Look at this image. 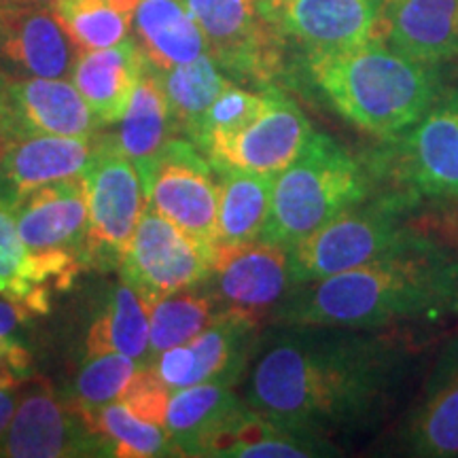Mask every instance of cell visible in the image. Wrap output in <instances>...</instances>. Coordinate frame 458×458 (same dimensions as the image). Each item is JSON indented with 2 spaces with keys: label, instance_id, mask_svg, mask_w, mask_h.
Instances as JSON below:
<instances>
[{
  "label": "cell",
  "instance_id": "obj_1",
  "mask_svg": "<svg viewBox=\"0 0 458 458\" xmlns=\"http://www.w3.org/2000/svg\"><path fill=\"white\" fill-rule=\"evenodd\" d=\"M255 360L246 403L329 439L374 427L408 377L410 351L376 329L283 325Z\"/></svg>",
  "mask_w": 458,
  "mask_h": 458
},
{
  "label": "cell",
  "instance_id": "obj_2",
  "mask_svg": "<svg viewBox=\"0 0 458 458\" xmlns=\"http://www.w3.org/2000/svg\"><path fill=\"white\" fill-rule=\"evenodd\" d=\"M445 314H458V257L427 238L401 253L295 284L272 320L382 329Z\"/></svg>",
  "mask_w": 458,
  "mask_h": 458
},
{
  "label": "cell",
  "instance_id": "obj_3",
  "mask_svg": "<svg viewBox=\"0 0 458 458\" xmlns=\"http://www.w3.org/2000/svg\"><path fill=\"white\" fill-rule=\"evenodd\" d=\"M314 85L342 117L377 139H397L439 98L437 64L414 60L385 41L306 54Z\"/></svg>",
  "mask_w": 458,
  "mask_h": 458
},
{
  "label": "cell",
  "instance_id": "obj_4",
  "mask_svg": "<svg viewBox=\"0 0 458 458\" xmlns=\"http://www.w3.org/2000/svg\"><path fill=\"white\" fill-rule=\"evenodd\" d=\"M369 191L368 165L331 136L312 131L300 156L274 179L261 238L293 246L344 210L369 199Z\"/></svg>",
  "mask_w": 458,
  "mask_h": 458
},
{
  "label": "cell",
  "instance_id": "obj_5",
  "mask_svg": "<svg viewBox=\"0 0 458 458\" xmlns=\"http://www.w3.org/2000/svg\"><path fill=\"white\" fill-rule=\"evenodd\" d=\"M408 193L365 199L291 246L295 284L352 270L401 253L427 236L408 221Z\"/></svg>",
  "mask_w": 458,
  "mask_h": 458
},
{
  "label": "cell",
  "instance_id": "obj_6",
  "mask_svg": "<svg viewBox=\"0 0 458 458\" xmlns=\"http://www.w3.org/2000/svg\"><path fill=\"white\" fill-rule=\"evenodd\" d=\"M83 176L89 196L85 267L114 270L122 266L125 249L147 208L140 172L119 151L113 136H96L94 157Z\"/></svg>",
  "mask_w": 458,
  "mask_h": 458
},
{
  "label": "cell",
  "instance_id": "obj_7",
  "mask_svg": "<svg viewBox=\"0 0 458 458\" xmlns=\"http://www.w3.org/2000/svg\"><path fill=\"white\" fill-rule=\"evenodd\" d=\"M147 206L206 246L219 240V181L191 140L174 136L147 162L136 164Z\"/></svg>",
  "mask_w": 458,
  "mask_h": 458
},
{
  "label": "cell",
  "instance_id": "obj_8",
  "mask_svg": "<svg viewBox=\"0 0 458 458\" xmlns=\"http://www.w3.org/2000/svg\"><path fill=\"white\" fill-rule=\"evenodd\" d=\"M204 284L223 314H236L261 327L295 286L291 246L263 238L216 242Z\"/></svg>",
  "mask_w": 458,
  "mask_h": 458
},
{
  "label": "cell",
  "instance_id": "obj_9",
  "mask_svg": "<svg viewBox=\"0 0 458 458\" xmlns=\"http://www.w3.org/2000/svg\"><path fill=\"white\" fill-rule=\"evenodd\" d=\"M202 30L208 55L223 72L263 88L284 71V38L255 0H182Z\"/></svg>",
  "mask_w": 458,
  "mask_h": 458
},
{
  "label": "cell",
  "instance_id": "obj_10",
  "mask_svg": "<svg viewBox=\"0 0 458 458\" xmlns=\"http://www.w3.org/2000/svg\"><path fill=\"white\" fill-rule=\"evenodd\" d=\"M213 246L189 236L153 208H145L119 266L123 283L147 306L159 297L204 284L210 276Z\"/></svg>",
  "mask_w": 458,
  "mask_h": 458
},
{
  "label": "cell",
  "instance_id": "obj_11",
  "mask_svg": "<svg viewBox=\"0 0 458 458\" xmlns=\"http://www.w3.org/2000/svg\"><path fill=\"white\" fill-rule=\"evenodd\" d=\"M261 113L246 128L204 148L215 172L242 170L276 176L300 156L312 125L293 98L276 85L263 88Z\"/></svg>",
  "mask_w": 458,
  "mask_h": 458
},
{
  "label": "cell",
  "instance_id": "obj_12",
  "mask_svg": "<svg viewBox=\"0 0 458 458\" xmlns=\"http://www.w3.org/2000/svg\"><path fill=\"white\" fill-rule=\"evenodd\" d=\"M284 41L306 54L385 41L386 0H255Z\"/></svg>",
  "mask_w": 458,
  "mask_h": 458
},
{
  "label": "cell",
  "instance_id": "obj_13",
  "mask_svg": "<svg viewBox=\"0 0 458 458\" xmlns=\"http://www.w3.org/2000/svg\"><path fill=\"white\" fill-rule=\"evenodd\" d=\"M259 325L236 314H221L202 334L159 352L151 368L170 391L202 382L238 385L257 348Z\"/></svg>",
  "mask_w": 458,
  "mask_h": 458
},
{
  "label": "cell",
  "instance_id": "obj_14",
  "mask_svg": "<svg viewBox=\"0 0 458 458\" xmlns=\"http://www.w3.org/2000/svg\"><path fill=\"white\" fill-rule=\"evenodd\" d=\"M77 49L54 11L0 0V74L13 79H62L72 72Z\"/></svg>",
  "mask_w": 458,
  "mask_h": 458
},
{
  "label": "cell",
  "instance_id": "obj_15",
  "mask_svg": "<svg viewBox=\"0 0 458 458\" xmlns=\"http://www.w3.org/2000/svg\"><path fill=\"white\" fill-rule=\"evenodd\" d=\"M0 456H102V448L71 401L37 388L20 401L7 431L0 435Z\"/></svg>",
  "mask_w": 458,
  "mask_h": 458
},
{
  "label": "cell",
  "instance_id": "obj_16",
  "mask_svg": "<svg viewBox=\"0 0 458 458\" xmlns=\"http://www.w3.org/2000/svg\"><path fill=\"white\" fill-rule=\"evenodd\" d=\"M20 236L34 255H71L85 267L89 196L85 176L54 181L13 206Z\"/></svg>",
  "mask_w": 458,
  "mask_h": 458
},
{
  "label": "cell",
  "instance_id": "obj_17",
  "mask_svg": "<svg viewBox=\"0 0 458 458\" xmlns=\"http://www.w3.org/2000/svg\"><path fill=\"white\" fill-rule=\"evenodd\" d=\"M102 128L88 102L64 79H13L7 81L0 139L17 140L26 136H91Z\"/></svg>",
  "mask_w": 458,
  "mask_h": 458
},
{
  "label": "cell",
  "instance_id": "obj_18",
  "mask_svg": "<svg viewBox=\"0 0 458 458\" xmlns=\"http://www.w3.org/2000/svg\"><path fill=\"white\" fill-rule=\"evenodd\" d=\"M411 191L433 199L458 198V91L428 108L397 153Z\"/></svg>",
  "mask_w": 458,
  "mask_h": 458
},
{
  "label": "cell",
  "instance_id": "obj_19",
  "mask_svg": "<svg viewBox=\"0 0 458 458\" xmlns=\"http://www.w3.org/2000/svg\"><path fill=\"white\" fill-rule=\"evenodd\" d=\"M96 151V134H38L9 140L0 156V198L15 206L34 189L81 176Z\"/></svg>",
  "mask_w": 458,
  "mask_h": 458
},
{
  "label": "cell",
  "instance_id": "obj_20",
  "mask_svg": "<svg viewBox=\"0 0 458 458\" xmlns=\"http://www.w3.org/2000/svg\"><path fill=\"white\" fill-rule=\"evenodd\" d=\"M399 437L411 456H458V335L444 344Z\"/></svg>",
  "mask_w": 458,
  "mask_h": 458
},
{
  "label": "cell",
  "instance_id": "obj_21",
  "mask_svg": "<svg viewBox=\"0 0 458 458\" xmlns=\"http://www.w3.org/2000/svg\"><path fill=\"white\" fill-rule=\"evenodd\" d=\"M385 43L427 64L456 62L458 0H386Z\"/></svg>",
  "mask_w": 458,
  "mask_h": 458
},
{
  "label": "cell",
  "instance_id": "obj_22",
  "mask_svg": "<svg viewBox=\"0 0 458 458\" xmlns=\"http://www.w3.org/2000/svg\"><path fill=\"white\" fill-rule=\"evenodd\" d=\"M147 62L139 43L128 37L111 47L83 51L77 57L71 72L72 83L100 125H113L123 117Z\"/></svg>",
  "mask_w": 458,
  "mask_h": 458
},
{
  "label": "cell",
  "instance_id": "obj_23",
  "mask_svg": "<svg viewBox=\"0 0 458 458\" xmlns=\"http://www.w3.org/2000/svg\"><path fill=\"white\" fill-rule=\"evenodd\" d=\"M131 28L142 54L157 68L187 64L208 54L204 34L182 0H140Z\"/></svg>",
  "mask_w": 458,
  "mask_h": 458
},
{
  "label": "cell",
  "instance_id": "obj_24",
  "mask_svg": "<svg viewBox=\"0 0 458 458\" xmlns=\"http://www.w3.org/2000/svg\"><path fill=\"white\" fill-rule=\"evenodd\" d=\"M157 68V66H156ZM174 136L196 142L216 96L232 81L208 54L170 68H157Z\"/></svg>",
  "mask_w": 458,
  "mask_h": 458
},
{
  "label": "cell",
  "instance_id": "obj_25",
  "mask_svg": "<svg viewBox=\"0 0 458 458\" xmlns=\"http://www.w3.org/2000/svg\"><path fill=\"white\" fill-rule=\"evenodd\" d=\"M113 140L134 164L151 159L170 139H174L172 119L157 68L147 62L123 117L117 122Z\"/></svg>",
  "mask_w": 458,
  "mask_h": 458
},
{
  "label": "cell",
  "instance_id": "obj_26",
  "mask_svg": "<svg viewBox=\"0 0 458 458\" xmlns=\"http://www.w3.org/2000/svg\"><path fill=\"white\" fill-rule=\"evenodd\" d=\"M106 352L128 354L140 365H151L148 306L128 283L114 286L85 335V359Z\"/></svg>",
  "mask_w": 458,
  "mask_h": 458
},
{
  "label": "cell",
  "instance_id": "obj_27",
  "mask_svg": "<svg viewBox=\"0 0 458 458\" xmlns=\"http://www.w3.org/2000/svg\"><path fill=\"white\" fill-rule=\"evenodd\" d=\"M242 403L232 386L202 382L170 393L164 428L179 456H198L204 439L229 411Z\"/></svg>",
  "mask_w": 458,
  "mask_h": 458
},
{
  "label": "cell",
  "instance_id": "obj_28",
  "mask_svg": "<svg viewBox=\"0 0 458 458\" xmlns=\"http://www.w3.org/2000/svg\"><path fill=\"white\" fill-rule=\"evenodd\" d=\"M74 408L79 410L89 433L98 439L102 456H179L164 427L142 420L125 408L122 401L106 405H74Z\"/></svg>",
  "mask_w": 458,
  "mask_h": 458
},
{
  "label": "cell",
  "instance_id": "obj_29",
  "mask_svg": "<svg viewBox=\"0 0 458 458\" xmlns=\"http://www.w3.org/2000/svg\"><path fill=\"white\" fill-rule=\"evenodd\" d=\"M219 176V215L216 242H246L261 238L270 216L276 176L242 170H223Z\"/></svg>",
  "mask_w": 458,
  "mask_h": 458
},
{
  "label": "cell",
  "instance_id": "obj_30",
  "mask_svg": "<svg viewBox=\"0 0 458 458\" xmlns=\"http://www.w3.org/2000/svg\"><path fill=\"white\" fill-rule=\"evenodd\" d=\"M221 308L208 286L199 284L159 297L148 306V354L151 363L159 352L181 346L213 325Z\"/></svg>",
  "mask_w": 458,
  "mask_h": 458
},
{
  "label": "cell",
  "instance_id": "obj_31",
  "mask_svg": "<svg viewBox=\"0 0 458 458\" xmlns=\"http://www.w3.org/2000/svg\"><path fill=\"white\" fill-rule=\"evenodd\" d=\"M0 295L21 303L32 317L49 312L51 293L38 284L32 255L20 236L13 206L0 198Z\"/></svg>",
  "mask_w": 458,
  "mask_h": 458
},
{
  "label": "cell",
  "instance_id": "obj_32",
  "mask_svg": "<svg viewBox=\"0 0 458 458\" xmlns=\"http://www.w3.org/2000/svg\"><path fill=\"white\" fill-rule=\"evenodd\" d=\"M51 11L74 47L81 51L122 43L131 21L130 15L113 7L111 0H54Z\"/></svg>",
  "mask_w": 458,
  "mask_h": 458
},
{
  "label": "cell",
  "instance_id": "obj_33",
  "mask_svg": "<svg viewBox=\"0 0 458 458\" xmlns=\"http://www.w3.org/2000/svg\"><path fill=\"white\" fill-rule=\"evenodd\" d=\"M140 368L139 360L119 352L85 359V365L74 377L68 401L74 405H106L119 401Z\"/></svg>",
  "mask_w": 458,
  "mask_h": 458
},
{
  "label": "cell",
  "instance_id": "obj_34",
  "mask_svg": "<svg viewBox=\"0 0 458 458\" xmlns=\"http://www.w3.org/2000/svg\"><path fill=\"white\" fill-rule=\"evenodd\" d=\"M263 91L261 94H250L236 85H227L225 89L216 96L213 106L206 113L202 130H199L196 145L199 151H204L210 142L216 139H227L236 131L246 128L263 108Z\"/></svg>",
  "mask_w": 458,
  "mask_h": 458
},
{
  "label": "cell",
  "instance_id": "obj_35",
  "mask_svg": "<svg viewBox=\"0 0 458 458\" xmlns=\"http://www.w3.org/2000/svg\"><path fill=\"white\" fill-rule=\"evenodd\" d=\"M170 393V388L159 380L156 369L151 365H142L119 401L130 411H134L136 416L142 418V420L156 422V425L164 427Z\"/></svg>",
  "mask_w": 458,
  "mask_h": 458
},
{
  "label": "cell",
  "instance_id": "obj_36",
  "mask_svg": "<svg viewBox=\"0 0 458 458\" xmlns=\"http://www.w3.org/2000/svg\"><path fill=\"white\" fill-rule=\"evenodd\" d=\"M34 374L32 354L28 348L15 337L0 335V388L20 386L21 382H28Z\"/></svg>",
  "mask_w": 458,
  "mask_h": 458
},
{
  "label": "cell",
  "instance_id": "obj_37",
  "mask_svg": "<svg viewBox=\"0 0 458 458\" xmlns=\"http://www.w3.org/2000/svg\"><path fill=\"white\" fill-rule=\"evenodd\" d=\"M30 317L32 314L28 312L21 303L11 301L7 297L0 300V335H7L11 331H15L26 318Z\"/></svg>",
  "mask_w": 458,
  "mask_h": 458
},
{
  "label": "cell",
  "instance_id": "obj_38",
  "mask_svg": "<svg viewBox=\"0 0 458 458\" xmlns=\"http://www.w3.org/2000/svg\"><path fill=\"white\" fill-rule=\"evenodd\" d=\"M15 410H17V403L13 394H11V391H7V388H0V435L7 431Z\"/></svg>",
  "mask_w": 458,
  "mask_h": 458
},
{
  "label": "cell",
  "instance_id": "obj_39",
  "mask_svg": "<svg viewBox=\"0 0 458 458\" xmlns=\"http://www.w3.org/2000/svg\"><path fill=\"white\" fill-rule=\"evenodd\" d=\"M111 3H113V7H117L119 11H122V13L131 17V13H134V9L139 7L140 0H111Z\"/></svg>",
  "mask_w": 458,
  "mask_h": 458
},
{
  "label": "cell",
  "instance_id": "obj_40",
  "mask_svg": "<svg viewBox=\"0 0 458 458\" xmlns=\"http://www.w3.org/2000/svg\"><path fill=\"white\" fill-rule=\"evenodd\" d=\"M4 106H7V79H4L3 74H0V128H3Z\"/></svg>",
  "mask_w": 458,
  "mask_h": 458
},
{
  "label": "cell",
  "instance_id": "obj_41",
  "mask_svg": "<svg viewBox=\"0 0 458 458\" xmlns=\"http://www.w3.org/2000/svg\"><path fill=\"white\" fill-rule=\"evenodd\" d=\"M13 3H24V4H41V7H45V4L54 3V0H13Z\"/></svg>",
  "mask_w": 458,
  "mask_h": 458
}]
</instances>
